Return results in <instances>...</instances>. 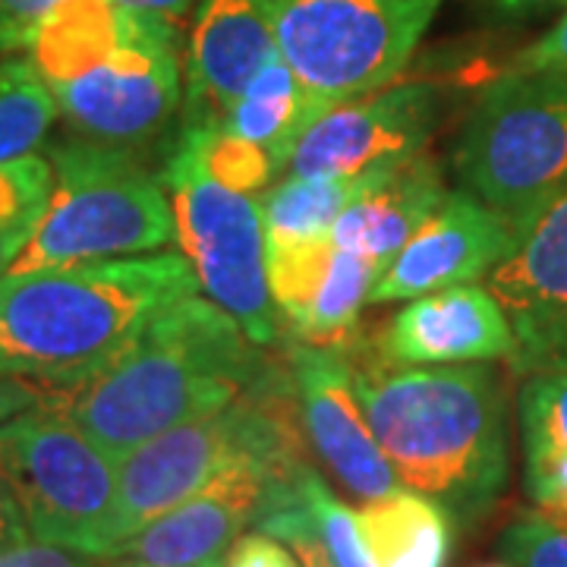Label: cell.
Here are the masks:
<instances>
[{"label":"cell","instance_id":"1","mask_svg":"<svg viewBox=\"0 0 567 567\" xmlns=\"http://www.w3.org/2000/svg\"><path fill=\"white\" fill-rule=\"evenodd\" d=\"M357 401L391 470L454 520H480L507 483L505 394L492 365L353 369Z\"/></svg>","mask_w":567,"mask_h":567},{"label":"cell","instance_id":"2","mask_svg":"<svg viewBox=\"0 0 567 567\" xmlns=\"http://www.w3.org/2000/svg\"><path fill=\"white\" fill-rule=\"evenodd\" d=\"M196 290L183 252L0 278V379L80 385L136 344L162 309Z\"/></svg>","mask_w":567,"mask_h":567},{"label":"cell","instance_id":"3","mask_svg":"<svg viewBox=\"0 0 567 567\" xmlns=\"http://www.w3.org/2000/svg\"><path fill=\"white\" fill-rule=\"evenodd\" d=\"M256 379L259 357L244 328L193 293L162 309L107 369L73 385L61 410L121 464L167 429L230 406Z\"/></svg>","mask_w":567,"mask_h":567},{"label":"cell","instance_id":"4","mask_svg":"<svg viewBox=\"0 0 567 567\" xmlns=\"http://www.w3.org/2000/svg\"><path fill=\"white\" fill-rule=\"evenodd\" d=\"M54 186L35 234L3 278L148 256L174 237L162 177L123 145L73 142L51 152Z\"/></svg>","mask_w":567,"mask_h":567},{"label":"cell","instance_id":"5","mask_svg":"<svg viewBox=\"0 0 567 567\" xmlns=\"http://www.w3.org/2000/svg\"><path fill=\"white\" fill-rule=\"evenodd\" d=\"M454 167L476 196L517 230L567 186V76L527 70L492 80L473 104Z\"/></svg>","mask_w":567,"mask_h":567},{"label":"cell","instance_id":"6","mask_svg":"<svg viewBox=\"0 0 567 567\" xmlns=\"http://www.w3.org/2000/svg\"><path fill=\"white\" fill-rule=\"evenodd\" d=\"M162 186L174 212V237L208 300L221 306L252 344H271L281 334V319L268 287L259 199L215 181L189 130L164 164Z\"/></svg>","mask_w":567,"mask_h":567},{"label":"cell","instance_id":"7","mask_svg":"<svg viewBox=\"0 0 567 567\" xmlns=\"http://www.w3.org/2000/svg\"><path fill=\"white\" fill-rule=\"evenodd\" d=\"M117 461L58 406L0 420V470L41 543L107 558Z\"/></svg>","mask_w":567,"mask_h":567},{"label":"cell","instance_id":"8","mask_svg":"<svg viewBox=\"0 0 567 567\" xmlns=\"http://www.w3.org/2000/svg\"><path fill=\"white\" fill-rule=\"evenodd\" d=\"M442 0H271L278 51L297 80L344 104L404 70Z\"/></svg>","mask_w":567,"mask_h":567},{"label":"cell","instance_id":"9","mask_svg":"<svg viewBox=\"0 0 567 567\" xmlns=\"http://www.w3.org/2000/svg\"><path fill=\"white\" fill-rule=\"evenodd\" d=\"M51 92L63 117L92 142L126 148L155 140L183 95L177 25L133 10L121 44Z\"/></svg>","mask_w":567,"mask_h":567},{"label":"cell","instance_id":"10","mask_svg":"<svg viewBox=\"0 0 567 567\" xmlns=\"http://www.w3.org/2000/svg\"><path fill=\"white\" fill-rule=\"evenodd\" d=\"M309 470L306 454L246 451L224 466L208 486L126 539L111 558L121 567H186L224 555L259 511L271 488L293 483Z\"/></svg>","mask_w":567,"mask_h":567},{"label":"cell","instance_id":"11","mask_svg":"<svg viewBox=\"0 0 567 567\" xmlns=\"http://www.w3.org/2000/svg\"><path fill=\"white\" fill-rule=\"evenodd\" d=\"M486 287L514 331V369L529 375L567 369V186L514 230Z\"/></svg>","mask_w":567,"mask_h":567},{"label":"cell","instance_id":"12","mask_svg":"<svg viewBox=\"0 0 567 567\" xmlns=\"http://www.w3.org/2000/svg\"><path fill=\"white\" fill-rule=\"evenodd\" d=\"M442 114V95L429 82L379 89L328 111L293 148L297 177H344L401 164L423 152Z\"/></svg>","mask_w":567,"mask_h":567},{"label":"cell","instance_id":"13","mask_svg":"<svg viewBox=\"0 0 567 567\" xmlns=\"http://www.w3.org/2000/svg\"><path fill=\"white\" fill-rule=\"evenodd\" d=\"M290 369L306 439L341 486L363 502L406 488L365 423L363 406L357 401L353 365L344 353L334 347L293 344Z\"/></svg>","mask_w":567,"mask_h":567},{"label":"cell","instance_id":"14","mask_svg":"<svg viewBox=\"0 0 567 567\" xmlns=\"http://www.w3.org/2000/svg\"><path fill=\"white\" fill-rule=\"evenodd\" d=\"M514 230L470 193H445L439 208L406 240L375 281L369 303L416 300L423 293L486 278L507 256Z\"/></svg>","mask_w":567,"mask_h":567},{"label":"cell","instance_id":"15","mask_svg":"<svg viewBox=\"0 0 567 567\" xmlns=\"http://www.w3.org/2000/svg\"><path fill=\"white\" fill-rule=\"evenodd\" d=\"M275 54L271 0H199L186 58L183 126H221Z\"/></svg>","mask_w":567,"mask_h":567},{"label":"cell","instance_id":"16","mask_svg":"<svg viewBox=\"0 0 567 567\" xmlns=\"http://www.w3.org/2000/svg\"><path fill=\"white\" fill-rule=\"evenodd\" d=\"M517 341L488 287L423 293L388 322L382 357L394 365H461L514 357Z\"/></svg>","mask_w":567,"mask_h":567},{"label":"cell","instance_id":"17","mask_svg":"<svg viewBox=\"0 0 567 567\" xmlns=\"http://www.w3.org/2000/svg\"><path fill=\"white\" fill-rule=\"evenodd\" d=\"M442 199L445 183L439 164L413 155L391 164L372 189L347 205L344 215L328 230V240L344 252L375 259L388 268Z\"/></svg>","mask_w":567,"mask_h":567},{"label":"cell","instance_id":"18","mask_svg":"<svg viewBox=\"0 0 567 567\" xmlns=\"http://www.w3.org/2000/svg\"><path fill=\"white\" fill-rule=\"evenodd\" d=\"M334 107L338 104L306 89L278 51L259 70V76L246 85L244 95L224 117L221 130L262 145L284 171L293 158V148L306 136V130L316 121H322Z\"/></svg>","mask_w":567,"mask_h":567},{"label":"cell","instance_id":"19","mask_svg":"<svg viewBox=\"0 0 567 567\" xmlns=\"http://www.w3.org/2000/svg\"><path fill=\"white\" fill-rule=\"evenodd\" d=\"M133 10L117 0H63L29 41V63L39 70L48 89L76 80L102 63L126 35Z\"/></svg>","mask_w":567,"mask_h":567},{"label":"cell","instance_id":"20","mask_svg":"<svg viewBox=\"0 0 567 567\" xmlns=\"http://www.w3.org/2000/svg\"><path fill=\"white\" fill-rule=\"evenodd\" d=\"M357 524L375 567H447L451 561V511L413 488L365 502Z\"/></svg>","mask_w":567,"mask_h":567},{"label":"cell","instance_id":"21","mask_svg":"<svg viewBox=\"0 0 567 567\" xmlns=\"http://www.w3.org/2000/svg\"><path fill=\"white\" fill-rule=\"evenodd\" d=\"M385 171L388 167L344 177H287L259 199L265 244H297L328 237V230L344 215L347 205H353L365 189H372Z\"/></svg>","mask_w":567,"mask_h":567},{"label":"cell","instance_id":"22","mask_svg":"<svg viewBox=\"0 0 567 567\" xmlns=\"http://www.w3.org/2000/svg\"><path fill=\"white\" fill-rule=\"evenodd\" d=\"M58 99L29 61H0V164L29 155L58 117Z\"/></svg>","mask_w":567,"mask_h":567},{"label":"cell","instance_id":"23","mask_svg":"<svg viewBox=\"0 0 567 567\" xmlns=\"http://www.w3.org/2000/svg\"><path fill=\"white\" fill-rule=\"evenodd\" d=\"M183 130L196 136L205 171L234 193L252 196L256 189H265L271 177L281 174V167L262 145L240 140L221 126H183Z\"/></svg>","mask_w":567,"mask_h":567},{"label":"cell","instance_id":"24","mask_svg":"<svg viewBox=\"0 0 567 567\" xmlns=\"http://www.w3.org/2000/svg\"><path fill=\"white\" fill-rule=\"evenodd\" d=\"M306 511L312 517V527L319 533L322 546L328 555L334 558L338 567H375V561L365 551L363 536H360V524H357V511H350L344 502L334 498V492L324 486V480L316 470H306L303 483Z\"/></svg>","mask_w":567,"mask_h":567},{"label":"cell","instance_id":"25","mask_svg":"<svg viewBox=\"0 0 567 567\" xmlns=\"http://www.w3.org/2000/svg\"><path fill=\"white\" fill-rule=\"evenodd\" d=\"M524 451H567V369L533 372L520 388Z\"/></svg>","mask_w":567,"mask_h":567},{"label":"cell","instance_id":"26","mask_svg":"<svg viewBox=\"0 0 567 567\" xmlns=\"http://www.w3.org/2000/svg\"><path fill=\"white\" fill-rule=\"evenodd\" d=\"M498 548L514 567H567V527L539 511L524 514L502 533Z\"/></svg>","mask_w":567,"mask_h":567},{"label":"cell","instance_id":"27","mask_svg":"<svg viewBox=\"0 0 567 567\" xmlns=\"http://www.w3.org/2000/svg\"><path fill=\"white\" fill-rule=\"evenodd\" d=\"M63 0H0V54L25 51L39 22Z\"/></svg>","mask_w":567,"mask_h":567},{"label":"cell","instance_id":"28","mask_svg":"<svg viewBox=\"0 0 567 567\" xmlns=\"http://www.w3.org/2000/svg\"><path fill=\"white\" fill-rule=\"evenodd\" d=\"M0 567H95V555L54 543H20L0 551Z\"/></svg>","mask_w":567,"mask_h":567},{"label":"cell","instance_id":"29","mask_svg":"<svg viewBox=\"0 0 567 567\" xmlns=\"http://www.w3.org/2000/svg\"><path fill=\"white\" fill-rule=\"evenodd\" d=\"M224 567H300L293 551L268 533H244L224 558Z\"/></svg>","mask_w":567,"mask_h":567},{"label":"cell","instance_id":"30","mask_svg":"<svg viewBox=\"0 0 567 567\" xmlns=\"http://www.w3.org/2000/svg\"><path fill=\"white\" fill-rule=\"evenodd\" d=\"M514 66H527V70H558L567 76V13L548 29L543 39L533 48H527Z\"/></svg>","mask_w":567,"mask_h":567},{"label":"cell","instance_id":"31","mask_svg":"<svg viewBox=\"0 0 567 567\" xmlns=\"http://www.w3.org/2000/svg\"><path fill=\"white\" fill-rule=\"evenodd\" d=\"M29 536H32V533H29V524H25L20 498H17L10 480H7L3 470H0V551L10 546H20Z\"/></svg>","mask_w":567,"mask_h":567},{"label":"cell","instance_id":"32","mask_svg":"<svg viewBox=\"0 0 567 567\" xmlns=\"http://www.w3.org/2000/svg\"><path fill=\"white\" fill-rule=\"evenodd\" d=\"M41 218H0V278L7 275V268L22 252V246L29 244V237L35 234Z\"/></svg>","mask_w":567,"mask_h":567},{"label":"cell","instance_id":"33","mask_svg":"<svg viewBox=\"0 0 567 567\" xmlns=\"http://www.w3.org/2000/svg\"><path fill=\"white\" fill-rule=\"evenodd\" d=\"M117 3L136 10V13H145V17H158L171 25H181L196 7V0H117Z\"/></svg>","mask_w":567,"mask_h":567},{"label":"cell","instance_id":"34","mask_svg":"<svg viewBox=\"0 0 567 567\" xmlns=\"http://www.w3.org/2000/svg\"><path fill=\"white\" fill-rule=\"evenodd\" d=\"M505 13H527V10H536V7H543L548 0H495Z\"/></svg>","mask_w":567,"mask_h":567},{"label":"cell","instance_id":"35","mask_svg":"<svg viewBox=\"0 0 567 567\" xmlns=\"http://www.w3.org/2000/svg\"><path fill=\"white\" fill-rule=\"evenodd\" d=\"M121 567V565H114ZM186 567H224V555H212V558H205L199 565H186Z\"/></svg>","mask_w":567,"mask_h":567},{"label":"cell","instance_id":"36","mask_svg":"<svg viewBox=\"0 0 567 567\" xmlns=\"http://www.w3.org/2000/svg\"><path fill=\"white\" fill-rule=\"evenodd\" d=\"M483 567H514V565H507L505 561V565H483Z\"/></svg>","mask_w":567,"mask_h":567}]
</instances>
